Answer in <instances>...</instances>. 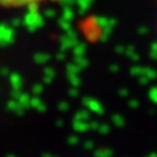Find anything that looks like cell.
<instances>
[{
  "label": "cell",
  "instance_id": "cell-1",
  "mask_svg": "<svg viewBox=\"0 0 157 157\" xmlns=\"http://www.w3.org/2000/svg\"><path fill=\"white\" fill-rule=\"evenodd\" d=\"M55 2V0H0L2 8H33L43 4Z\"/></svg>",
  "mask_w": 157,
  "mask_h": 157
}]
</instances>
